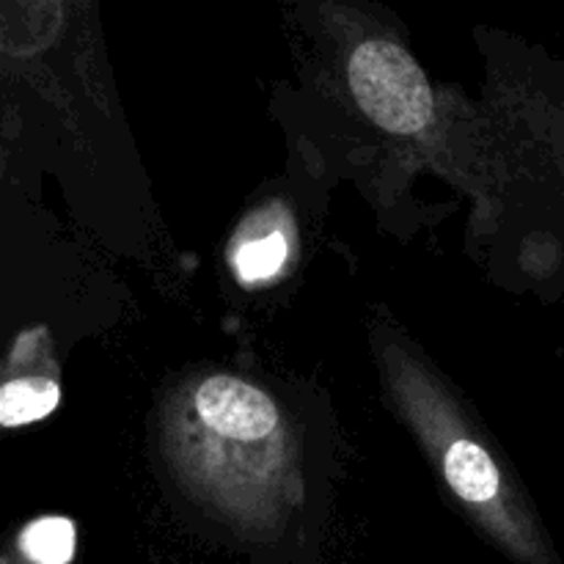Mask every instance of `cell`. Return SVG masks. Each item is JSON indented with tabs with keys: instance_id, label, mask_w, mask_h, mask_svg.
<instances>
[{
	"instance_id": "obj_1",
	"label": "cell",
	"mask_w": 564,
	"mask_h": 564,
	"mask_svg": "<svg viewBox=\"0 0 564 564\" xmlns=\"http://www.w3.org/2000/svg\"><path fill=\"white\" fill-rule=\"evenodd\" d=\"M350 88L364 113L397 135L422 132L433 119V91L416 61L391 42H364L350 58Z\"/></svg>"
},
{
	"instance_id": "obj_2",
	"label": "cell",
	"mask_w": 564,
	"mask_h": 564,
	"mask_svg": "<svg viewBox=\"0 0 564 564\" xmlns=\"http://www.w3.org/2000/svg\"><path fill=\"white\" fill-rule=\"evenodd\" d=\"M196 411L215 433L240 441L264 438L279 422V413L268 394L226 375L204 380L202 389L196 391Z\"/></svg>"
},
{
	"instance_id": "obj_3",
	"label": "cell",
	"mask_w": 564,
	"mask_h": 564,
	"mask_svg": "<svg viewBox=\"0 0 564 564\" xmlns=\"http://www.w3.org/2000/svg\"><path fill=\"white\" fill-rule=\"evenodd\" d=\"M446 479L460 499L482 505L499 494V468L474 441H455L446 452Z\"/></svg>"
},
{
	"instance_id": "obj_4",
	"label": "cell",
	"mask_w": 564,
	"mask_h": 564,
	"mask_svg": "<svg viewBox=\"0 0 564 564\" xmlns=\"http://www.w3.org/2000/svg\"><path fill=\"white\" fill-rule=\"evenodd\" d=\"M61 389L50 378H14L0 386V427L42 422L58 408Z\"/></svg>"
},
{
	"instance_id": "obj_5",
	"label": "cell",
	"mask_w": 564,
	"mask_h": 564,
	"mask_svg": "<svg viewBox=\"0 0 564 564\" xmlns=\"http://www.w3.org/2000/svg\"><path fill=\"white\" fill-rule=\"evenodd\" d=\"M20 551L33 564H69L75 556V523L66 518H39L20 534Z\"/></svg>"
},
{
	"instance_id": "obj_6",
	"label": "cell",
	"mask_w": 564,
	"mask_h": 564,
	"mask_svg": "<svg viewBox=\"0 0 564 564\" xmlns=\"http://www.w3.org/2000/svg\"><path fill=\"white\" fill-rule=\"evenodd\" d=\"M286 240L284 235H268L262 240H251L237 251L235 268L246 284L253 281H264L270 275H275L281 270V264L286 262Z\"/></svg>"
}]
</instances>
